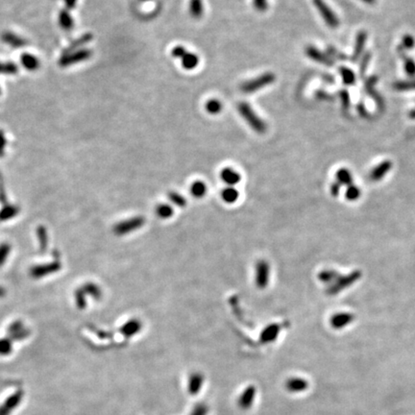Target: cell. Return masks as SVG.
Here are the masks:
<instances>
[{"instance_id":"cell-34","label":"cell","mask_w":415,"mask_h":415,"mask_svg":"<svg viewBox=\"0 0 415 415\" xmlns=\"http://www.w3.org/2000/svg\"><path fill=\"white\" fill-rule=\"evenodd\" d=\"M370 59H371V53L370 52H367L366 54L363 55V57L361 59V66H360V73H361V76L364 75V73L366 72V69H367V67L369 65Z\"/></svg>"},{"instance_id":"cell-45","label":"cell","mask_w":415,"mask_h":415,"mask_svg":"<svg viewBox=\"0 0 415 415\" xmlns=\"http://www.w3.org/2000/svg\"><path fill=\"white\" fill-rule=\"evenodd\" d=\"M5 295V290L0 287V297H3Z\"/></svg>"},{"instance_id":"cell-36","label":"cell","mask_w":415,"mask_h":415,"mask_svg":"<svg viewBox=\"0 0 415 415\" xmlns=\"http://www.w3.org/2000/svg\"><path fill=\"white\" fill-rule=\"evenodd\" d=\"M38 235L39 237V244H40L41 250H44L47 246V234H46L44 228H42V227L38 228Z\"/></svg>"},{"instance_id":"cell-30","label":"cell","mask_w":415,"mask_h":415,"mask_svg":"<svg viewBox=\"0 0 415 415\" xmlns=\"http://www.w3.org/2000/svg\"><path fill=\"white\" fill-rule=\"evenodd\" d=\"M18 213V209L15 207H7L4 208L1 213H0V219L1 220H6V219H10L11 217H15Z\"/></svg>"},{"instance_id":"cell-16","label":"cell","mask_w":415,"mask_h":415,"mask_svg":"<svg viewBox=\"0 0 415 415\" xmlns=\"http://www.w3.org/2000/svg\"><path fill=\"white\" fill-rule=\"evenodd\" d=\"M392 163L389 161H384L381 163H379L378 166H376L372 172H371V178L373 180H379L381 179L391 168Z\"/></svg>"},{"instance_id":"cell-5","label":"cell","mask_w":415,"mask_h":415,"mask_svg":"<svg viewBox=\"0 0 415 415\" xmlns=\"http://www.w3.org/2000/svg\"><path fill=\"white\" fill-rule=\"evenodd\" d=\"M305 53L310 60H312L318 64H321V65H324L327 67H332L335 64L333 59L329 55L323 53L322 51H320L318 48H316L313 45L307 46L305 49Z\"/></svg>"},{"instance_id":"cell-28","label":"cell","mask_w":415,"mask_h":415,"mask_svg":"<svg viewBox=\"0 0 415 415\" xmlns=\"http://www.w3.org/2000/svg\"><path fill=\"white\" fill-rule=\"evenodd\" d=\"M415 46V38L414 36H412L411 34H406L403 38H402V43L400 45L401 48H403L404 50H409V49H413Z\"/></svg>"},{"instance_id":"cell-29","label":"cell","mask_w":415,"mask_h":415,"mask_svg":"<svg viewBox=\"0 0 415 415\" xmlns=\"http://www.w3.org/2000/svg\"><path fill=\"white\" fill-rule=\"evenodd\" d=\"M351 319H352V317L349 315H345V314L344 315H339L333 319V325L335 328H341V327L347 325Z\"/></svg>"},{"instance_id":"cell-12","label":"cell","mask_w":415,"mask_h":415,"mask_svg":"<svg viewBox=\"0 0 415 415\" xmlns=\"http://www.w3.org/2000/svg\"><path fill=\"white\" fill-rule=\"evenodd\" d=\"M269 266L265 262H261L257 265L256 270V281L260 288H264L269 280Z\"/></svg>"},{"instance_id":"cell-38","label":"cell","mask_w":415,"mask_h":415,"mask_svg":"<svg viewBox=\"0 0 415 415\" xmlns=\"http://www.w3.org/2000/svg\"><path fill=\"white\" fill-rule=\"evenodd\" d=\"M85 296H86V293H85L82 289H80V290L76 291V304H77V306L79 307V308H84V307H86V299H85Z\"/></svg>"},{"instance_id":"cell-1","label":"cell","mask_w":415,"mask_h":415,"mask_svg":"<svg viewBox=\"0 0 415 415\" xmlns=\"http://www.w3.org/2000/svg\"><path fill=\"white\" fill-rule=\"evenodd\" d=\"M237 110L241 117L246 121V123L258 134H264L267 131V125L264 120L255 113L252 107L246 103L241 102L237 106Z\"/></svg>"},{"instance_id":"cell-41","label":"cell","mask_w":415,"mask_h":415,"mask_svg":"<svg viewBox=\"0 0 415 415\" xmlns=\"http://www.w3.org/2000/svg\"><path fill=\"white\" fill-rule=\"evenodd\" d=\"M316 96L319 98V99H325V98H329L330 96L325 92V91H321V90H319L318 92H317V94H316Z\"/></svg>"},{"instance_id":"cell-42","label":"cell","mask_w":415,"mask_h":415,"mask_svg":"<svg viewBox=\"0 0 415 415\" xmlns=\"http://www.w3.org/2000/svg\"><path fill=\"white\" fill-rule=\"evenodd\" d=\"M358 110H359V112H360V113H361V115H366V114H367V111H366L365 107L363 106V104H360V105H359Z\"/></svg>"},{"instance_id":"cell-22","label":"cell","mask_w":415,"mask_h":415,"mask_svg":"<svg viewBox=\"0 0 415 415\" xmlns=\"http://www.w3.org/2000/svg\"><path fill=\"white\" fill-rule=\"evenodd\" d=\"M205 110L210 114H218L222 111V103L218 99H210L205 104Z\"/></svg>"},{"instance_id":"cell-43","label":"cell","mask_w":415,"mask_h":415,"mask_svg":"<svg viewBox=\"0 0 415 415\" xmlns=\"http://www.w3.org/2000/svg\"><path fill=\"white\" fill-rule=\"evenodd\" d=\"M362 2H364V3H366V4H375L376 3V1L377 0H361Z\"/></svg>"},{"instance_id":"cell-15","label":"cell","mask_w":415,"mask_h":415,"mask_svg":"<svg viewBox=\"0 0 415 415\" xmlns=\"http://www.w3.org/2000/svg\"><path fill=\"white\" fill-rule=\"evenodd\" d=\"M398 51H399V55H401V57L404 60V70L405 72L407 73V75L410 76L411 78L415 77V61L414 59H412L411 57L407 56L405 54V50L403 48H401L400 46L398 47Z\"/></svg>"},{"instance_id":"cell-32","label":"cell","mask_w":415,"mask_h":415,"mask_svg":"<svg viewBox=\"0 0 415 415\" xmlns=\"http://www.w3.org/2000/svg\"><path fill=\"white\" fill-rule=\"evenodd\" d=\"M337 177H338V180L340 182H341V183L349 184L352 181V177H351L350 172L347 169H345V168H341V169H340L338 171Z\"/></svg>"},{"instance_id":"cell-10","label":"cell","mask_w":415,"mask_h":415,"mask_svg":"<svg viewBox=\"0 0 415 415\" xmlns=\"http://www.w3.org/2000/svg\"><path fill=\"white\" fill-rule=\"evenodd\" d=\"M308 387V382L302 378H290L286 382V388L292 393L305 391Z\"/></svg>"},{"instance_id":"cell-40","label":"cell","mask_w":415,"mask_h":415,"mask_svg":"<svg viewBox=\"0 0 415 415\" xmlns=\"http://www.w3.org/2000/svg\"><path fill=\"white\" fill-rule=\"evenodd\" d=\"M170 197H171V200H172L175 204H177L178 206H183V205H184V203H185L184 198H183L181 195H179V194H171V195H170Z\"/></svg>"},{"instance_id":"cell-6","label":"cell","mask_w":415,"mask_h":415,"mask_svg":"<svg viewBox=\"0 0 415 415\" xmlns=\"http://www.w3.org/2000/svg\"><path fill=\"white\" fill-rule=\"evenodd\" d=\"M256 393H257V389L254 385L247 386L238 397V400H237L238 407L244 411L249 410L254 404Z\"/></svg>"},{"instance_id":"cell-14","label":"cell","mask_w":415,"mask_h":415,"mask_svg":"<svg viewBox=\"0 0 415 415\" xmlns=\"http://www.w3.org/2000/svg\"><path fill=\"white\" fill-rule=\"evenodd\" d=\"M141 329H142V324H141V322H140V321H138V320L133 319V320L128 321L127 323H125V324L122 326V328H121V333H122L125 337L130 338V337H133V336L137 335L138 333H140Z\"/></svg>"},{"instance_id":"cell-33","label":"cell","mask_w":415,"mask_h":415,"mask_svg":"<svg viewBox=\"0 0 415 415\" xmlns=\"http://www.w3.org/2000/svg\"><path fill=\"white\" fill-rule=\"evenodd\" d=\"M209 413V408L205 404H197L193 407L189 415H207Z\"/></svg>"},{"instance_id":"cell-4","label":"cell","mask_w":415,"mask_h":415,"mask_svg":"<svg viewBox=\"0 0 415 415\" xmlns=\"http://www.w3.org/2000/svg\"><path fill=\"white\" fill-rule=\"evenodd\" d=\"M24 391L17 390L0 405V415H10L22 402Z\"/></svg>"},{"instance_id":"cell-27","label":"cell","mask_w":415,"mask_h":415,"mask_svg":"<svg viewBox=\"0 0 415 415\" xmlns=\"http://www.w3.org/2000/svg\"><path fill=\"white\" fill-rule=\"evenodd\" d=\"M12 340L7 338L0 340V356H8L12 352Z\"/></svg>"},{"instance_id":"cell-37","label":"cell","mask_w":415,"mask_h":415,"mask_svg":"<svg viewBox=\"0 0 415 415\" xmlns=\"http://www.w3.org/2000/svg\"><path fill=\"white\" fill-rule=\"evenodd\" d=\"M187 51H188V50H187L183 45H176L175 47H173V48H172V50H171V55H172L174 58L181 59V58L185 55V53H186Z\"/></svg>"},{"instance_id":"cell-23","label":"cell","mask_w":415,"mask_h":415,"mask_svg":"<svg viewBox=\"0 0 415 415\" xmlns=\"http://www.w3.org/2000/svg\"><path fill=\"white\" fill-rule=\"evenodd\" d=\"M173 208L168 204H161L157 207L156 213L158 217L162 219L170 218L173 216Z\"/></svg>"},{"instance_id":"cell-46","label":"cell","mask_w":415,"mask_h":415,"mask_svg":"<svg viewBox=\"0 0 415 415\" xmlns=\"http://www.w3.org/2000/svg\"><path fill=\"white\" fill-rule=\"evenodd\" d=\"M143 1H150V0H143Z\"/></svg>"},{"instance_id":"cell-2","label":"cell","mask_w":415,"mask_h":415,"mask_svg":"<svg viewBox=\"0 0 415 415\" xmlns=\"http://www.w3.org/2000/svg\"><path fill=\"white\" fill-rule=\"evenodd\" d=\"M275 80H276V76L274 73L264 72L263 74L258 76L257 78H254L242 83V85L240 86V90L244 93H253L272 85L275 82Z\"/></svg>"},{"instance_id":"cell-31","label":"cell","mask_w":415,"mask_h":415,"mask_svg":"<svg viewBox=\"0 0 415 415\" xmlns=\"http://www.w3.org/2000/svg\"><path fill=\"white\" fill-rule=\"evenodd\" d=\"M11 251V246L7 243H2L0 245V266L5 264L6 260L9 257Z\"/></svg>"},{"instance_id":"cell-17","label":"cell","mask_w":415,"mask_h":415,"mask_svg":"<svg viewBox=\"0 0 415 415\" xmlns=\"http://www.w3.org/2000/svg\"><path fill=\"white\" fill-rule=\"evenodd\" d=\"M189 14L195 18L199 19L204 14V5L202 0H189Z\"/></svg>"},{"instance_id":"cell-21","label":"cell","mask_w":415,"mask_h":415,"mask_svg":"<svg viewBox=\"0 0 415 415\" xmlns=\"http://www.w3.org/2000/svg\"><path fill=\"white\" fill-rule=\"evenodd\" d=\"M340 73L342 77V81L346 86H352L356 83V75L352 70L346 67H340Z\"/></svg>"},{"instance_id":"cell-8","label":"cell","mask_w":415,"mask_h":415,"mask_svg":"<svg viewBox=\"0 0 415 415\" xmlns=\"http://www.w3.org/2000/svg\"><path fill=\"white\" fill-rule=\"evenodd\" d=\"M204 383V376L199 372L192 373L188 380V391L192 396L197 395L203 386Z\"/></svg>"},{"instance_id":"cell-39","label":"cell","mask_w":415,"mask_h":415,"mask_svg":"<svg viewBox=\"0 0 415 415\" xmlns=\"http://www.w3.org/2000/svg\"><path fill=\"white\" fill-rule=\"evenodd\" d=\"M253 5L259 12H265L268 9L267 0H253Z\"/></svg>"},{"instance_id":"cell-35","label":"cell","mask_w":415,"mask_h":415,"mask_svg":"<svg viewBox=\"0 0 415 415\" xmlns=\"http://www.w3.org/2000/svg\"><path fill=\"white\" fill-rule=\"evenodd\" d=\"M340 99H341L343 110L347 111L349 109V107H350V96H349L348 91L345 90H340Z\"/></svg>"},{"instance_id":"cell-7","label":"cell","mask_w":415,"mask_h":415,"mask_svg":"<svg viewBox=\"0 0 415 415\" xmlns=\"http://www.w3.org/2000/svg\"><path fill=\"white\" fill-rule=\"evenodd\" d=\"M60 268H61V264L57 262H54L51 264L37 265L32 268L31 275L34 278H42L45 275H49L51 273L57 272L58 270H60Z\"/></svg>"},{"instance_id":"cell-20","label":"cell","mask_w":415,"mask_h":415,"mask_svg":"<svg viewBox=\"0 0 415 415\" xmlns=\"http://www.w3.org/2000/svg\"><path fill=\"white\" fill-rule=\"evenodd\" d=\"M279 327L278 326H270L268 328H266L263 332L262 336H261V340L264 343H268V342H272L276 340V338L279 335Z\"/></svg>"},{"instance_id":"cell-18","label":"cell","mask_w":415,"mask_h":415,"mask_svg":"<svg viewBox=\"0 0 415 415\" xmlns=\"http://www.w3.org/2000/svg\"><path fill=\"white\" fill-rule=\"evenodd\" d=\"M238 197H239V192L234 187H228L226 189H223L221 192L222 200L228 204L235 203Z\"/></svg>"},{"instance_id":"cell-26","label":"cell","mask_w":415,"mask_h":415,"mask_svg":"<svg viewBox=\"0 0 415 415\" xmlns=\"http://www.w3.org/2000/svg\"><path fill=\"white\" fill-rule=\"evenodd\" d=\"M86 294H90L92 295L94 298L98 299L101 296V290L99 289V288L94 285V284H87L86 286L83 287V289H81Z\"/></svg>"},{"instance_id":"cell-19","label":"cell","mask_w":415,"mask_h":415,"mask_svg":"<svg viewBox=\"0 0 415 415\" xmlns=\"http://www.w3.org/2000/svg\"><path fill=\"white\" fill-rule=\"evenodd\" d=\"M207 186L204 182L202 181H195L191 184L189 191L191 193V195H193L196 198H202L203 196L206 195L207 193Z\"/></svg>"},{"instance_id":"cell-3","label":"cell","mask_w":415,"mask_h":415,"mask_svg":"<svg viewBox=\"0 0 415 415\" xmlns=\"http://www.w3.org/2000/svg\"><path fill=\"white\" fill-rule=\"evenodd\" d=\"M312 3L329 27L338 28L340 26V18L324 0H312Z\"/></svg>"},{"instance_id":"cell-25","label":"cell","mask_w":415,"mask_h":415,"mask_svg":"<svg viewBox=\"0 0 415 415\" xmlns=\"http://www.w3.org/2000/svg\"><path fill=\"white\" fill-rule=\"evenodd\" d=\"M137 226H138V220H135L134 222L132 220H129V221L118 224L115 227V231L117 234H126L130 232V230H133Z\"/></svg>"},{"instance_id":"cell-44","label":"cell","mask_w":415,"mask_h":415,"mask_svg":"<svg viewBox=\"0 0 415 415\" xmlns=\"http://www.w3.org/2000/svg\"><path fill=\"white\" fill-rule=\"evenodd\" d=\"M410 117H411V118H413V119H415V110H413V111H411V113H410Z\"/></svg>"},{"instance_id":"cell-24","label":"cell","mask_w":415,"mask_h":415,"mask_svg":"<svg viewBox=\"0 0 415 415\" xmlns=\"http://www.w3.org/2000/svg\"><path fill=\"white\" fill-rule=\"evenodd\" d=\"M393 88L394 90L399 91L415 90V79H411L407 81H398L393 84Z\"/></svg>"},{"instance_id":"cell-9","label":"cell","mask_w":415,"mask_h":415,"mask_svg":"<svg viewBox=\"0 0 415 415\" xmlns=\"http://www.w3.org/2000/svg\"><path fill=\"white\" fill-rule=\"evenodd\" d=\"M221 180L229 187H234L241 180V175L232 167H225L220 172Z\"/></svg>"},{"instance_id":"cell-11","label":"cell","mask_w":415,"mask_h":415,"mask_svg":"<svg viewBox=\"0 0 415 415\" xmlns=\"http://www.w3.org/2000/svg\"><path fill=\"white\" fill-rule=\"evenodd\" d=\"M367 39V33L365 31H360L357 35L356 42H355V49L353 52L352 60L353 62H356L359 60V58L362 55V52L364 50V46Z\"/></svg>"},{"instance_id":"cell-13","label":"cell","mask_w":415,"mask_h":415,"mask_svg":"<svg viewBox=\"0 0 415 415\" xmlns=\"http://www.w3.org/2000/svg\"><path fill=\"white\" fill-rule=\"evenodd\" d=\"M180 60H181L182 67L186 71H192L196 69L199 65V57L195 53L189 52V51H187Z\"/></svg>"}]
</instances>
